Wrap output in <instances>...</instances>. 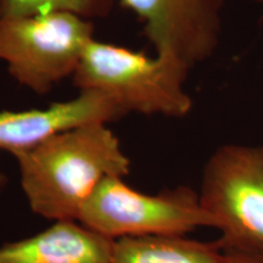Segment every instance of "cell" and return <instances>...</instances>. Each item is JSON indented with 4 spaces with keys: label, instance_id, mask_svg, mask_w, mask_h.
<instances>
[{
    "label": "cell",
    "instance_id": "6da1fadb",
    "mask_svg": "<svg viewBox=\"0 0 263 263\" xmlns=\"http://www.w3.org/2000/svg\"><path fill=\"white\" fill-rule=\"evenodd\" d=\"M107 124H81L12 155L21 188L35 215L52 222H78L84 205L105 179L129 174V157Z\"/></svg>",
    "mask_w": 263,
    "mask_h": 263
},
{
    "label": "cell",
    "instance_id": "7a4b0ae2",
    "mask_svg": "<svg viewBox=\"0 0 263 263\" xmlns=\"http://www.w3.org/2000/svg\"><path fill=\"white\" fill-rule=\"evenodd\" d=\"M190 70L167 55L91 39L72 76L78 91H94L110 99L122 112L183 118L193 108L185 90Z\"/></svg>",
    "mask_w": 263,
    "mask_h": 263
},
{
    "label": "cell",
    "instance_id": "3957f363",
    "mask_svg": "<svg viewBox=\"0 0 263 263\" xmlns=\"http://www.w3.org/2000/svg\"><path fill=\"white\" fill-rule=\"evenodd\" d=\"M94 38L93 21L71 12L0 16V61L22 87L47 94L73 76Z\"/></svg>",
    "mask_w": 263,
    "mask_h": 263
},
{
    "label": "cell",
    "instance_id": "277c9868",
    "mask_svg": "<svg viewBox=\"0 0 263 263\" xmlns=\"http://www.w3.org/2000/svg\"><path fill=\"white\" fill-rule=\"evenodd\" d=\"M78 222L110 240L186 235L213 221L188 186L160 194L140 193L121 177L105 179L82 210Z\"/></svg>",
    "mask_w": 263,
    "mask_h": 263
},
{
    "label": "cell",
    "instance_id": "5b68a950",
    "mask_svg": "<svg viewBox=\"0 0 263 263\" xmlns=\"http://www.w3.org/2000/svg\"><path fill=\"white\" fill-rule=\"evenodd\" d=\"M199 197L223 249H263V145L218 147L205 164Z\"/></svg>",
    "mask_w": 263,
    "mask_h": 263
},
{
    "label": "cell",
    "instance_id": "8992f818",
    "mask_svg": "<svg viewBox=\"0 0 263 263\" xmlns=\"http://www.w3.org/2000/svg\"><path fill=\"white\" fill-rule=\"evenodd\" d=\"M226 0H120L143 24L159 55L183 62L190 71L213 58L219 47Z\"/></svg>",
    "mask_w": 263,
    "mask_h": 263
},
{
    "label": "cell",
    "instance_id": "52a82bcc",
    "mask_svg": "<svg viewBox=\"0 0 263 263\" xmlns=\"http://www.w3.org/2000/svg\"><path fill=\"white\" fill-rule=\"evenodd\" d=\"M124 116L110 99L94 91H78L71 100L43 108L0 111V151L15 155L59 132L85 123H110Z\"/></svg>",
    "mask_w": 263,
    "mask_h": 263
},
{
    "label": "cell",
    "instance_id": "ba28073f",
    "mask_svg": "<svg viewBox=\"0 0 263 263\" xmlns=\"http://www.w3.org/2000/svg\"><path fill=\"white\" fill-rule=\"evenodd\" d=\"M112 240L80 222H54L48 229L0 246V263H110Z\"/></svg>",
    "mask_w": 263,
    "mask_h": 263
},
{
    "label": "cell",
    "instance_id": "9c48e42d",
    "mask_svg": "<svg viewBox=\"0 0 263 263\" xmlns=\"http://www.w3.org/2000/svg\"><path fill=\"white\" fill-rule=\"evenodd\" d=\"M110 263H227V254L218 240L141 236L115 240Z\"/></svg>",
    "mask_w": 263,
    "mask_h": 263
},
{
    "label": "cell",
    "instance_id": "30bf717a",
    "mask_svg": "<svg viewBox=\"0 0 263 263\" xmlns=\"http://www.w3.org/2000/svg\"><path fill=\"white\" fill-rule=\"evenodd\" d=\"M116 0H0V15L28 16L48 11H65L90 20L111 14Z\"/></svg>",
    "mask_w": 263,
    "mask_h": 263
},
{
    "label": "cell",
    "instance_id": "8fae6325",
    "mask_svg": "<svg viewBox=\"0 0 263 263\" xmlns=\"http://www.w3.org/2000/svg\"><path fill=\"white\" fill-rule=\"evenodd\" d=\"M227 263H263V249H228Z\"/></svg>",
    "mask_w": 263,
    "mask_h": 263
},
{
    "label": "cell",
    "instance_id": "7c38bea8",
    "mask_svg": "<svg viewBox=\"0 0 263 263\" xmlns=\"http://www.w3.org/2000/svg\"><path fill=\"white\" fill-rule=\"evenodd\" d=\"M5 185H6V177H5V174L0 171V192L4 189Z\"/></svg>",
    "mask_w": 263,
    "mask_h": 263
},
{
    "label": "cell",
    "instance_id": "4fadbf2b",
    "mask_svg": "<svg viewBox=\"0 0 263 263\" xmlns=\"http://www.w3.org/2000/svg\"><path fill=\"white\" fill-rule=\"evenodd\" d=\"M256 2H258V3H261V4H263V0H256Z\"/></svg>",
    "mask_w": 263,
    "mask_h": 263
},
{
    "label": "cell",
    "instance_id": "5bb4252c",
    "mask_svg": "<svg viewBox=\"0 0 263 263\" xmlns=\"http://www.w3.org/2000/svg\"><path fill=\"white\" fill-rule=\"evenodd\" d=\"M0 16H2V15H0Z\"/></svg>",
    "mask_w": 263,
    "mask_h": 263
}]
</instances>
